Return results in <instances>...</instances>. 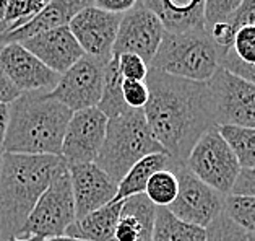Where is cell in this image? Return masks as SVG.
Here are the masks:
<instances>
[{
	"mask_svg": "<svg viewBox=\"0 0 255 241\" xmlns=\"http://www.w3.org/2000/svg\"><path fill=\"white\" fill-rule=\"evenodd\" d=\"M216 129L231 147L241 170L255 168V129L234 126H218Z\"/></svg>",
	"mask_w": 255,
	"mask_h": 241,
	"instance_id": "cell-24",
	"label": "cell"
},
{
	"mask_svg": "<svg viewBox=\"0 0 255 241\" xmlns=\"http://www.w3.org/2000/svg\"><path fill=\"white\" fill-rule=\"evenodd\" d=\"M223 214L229 217L236 225L246 230L251 237H255V197L229 194L225 199Z\"/></svg>",
	"mask_w": 255,
	"mask_h": 241,
	"instance_id": "cell-27",
	"label": "cell"
},
{
	"mask_svg": "<svg viewBox=\"0 0 255 241\" xmlns=\"http://www.w3.org/2000/svg\"><path fill=\"white\" fill-rule=\"evenodd\" d=\"M251 241H255V237H251Z\"/></svg>",
	"mask_w": 255,
	"mask_h": 241,
	"instance_id": "cell-42",
	"label": "cell"
},
{
	"mask_svg": "<svg viewBox=\"0 0 255 241\" xmlns=\"http://www.w3.org/2000/svg\"><path fill=\"white\" fill-rule=\"evenodd\" d=\"M207 230L176 219L166 207H156L151 241H205Z\"/></svg>",
	"mask_w": 255,
	"mask_h": 241,
	"instance_id": "cell-22",
	"label": "cell"
},
{
	"mask_svg": "<svg viewBox=\"0 0 255 241\" xmlns=\"http://www.w3.org/2000/svg\"><path fill=\"white\" fill-rule=\"evenodd\" d=\"M122 96L127 108L143 109L146 106L150 91L145 82H133V80H124L122 82Z\"/></svg>",
	"mask_w": 255,
	"mask_h": 241,
	"instance_id": "cell-32",
	"label": "cell"
},
{
	"mask_svg": "<svg viewBox=\"0 0 255 241\" xmlns=\"http://www.w3.org/2000/svg\"><path fill=\"white\" fill-rule=\"evenodd\" d=\"M20 44L38 57L42 64L57 73H64L83 57L85 52L73 38L68 26L39 33Z\"/></svg>",
	"mask_w": 255,
	"mask_h": 241,
	"instance_id": "cell-16",
	"label": "cell"
},
{
	"mask_svg": "<svg viewBox=\"0 0 255 241\" xmlns=\"http://www.w3.org/2000/svg\"><path fill=\"white\" fill-rule=\"evenodd\" d=\"M163 23L166 31L182 33L190 29H205V0H140Z\"/></svg>",
	"mask_w": 255,
	"mask_h": 241,
	"instance_id": "cell-19",
	"label": "cell"
},
{
	"mask_svg": "<svg viewBox=\"0 0 255 241\" xmlns=\"http://www.w3.org/2000/svg\"><path fill=\"white\" fill-rule=\"evenodd\" d=\"M42 241H83V240H77V238H70V237H65V235H62V237H54V238H46Z\"/></svg>",
	"mask_w": 255,
	"mask_h": 241,
	"instance_id": "cell-39",
	"label": "cell"
},
{
	"mask_svg": "<svg viewBox=\"0 0 255 241\" xmlns=\"http://www.w3.org/2000/svg\"><path fill=\"white\" fill-rule=\"evenodd\" d=\"M234 31L244 26H255V0H242L236 11L226 20Z\"/></svg>",
	"mask_w": 255,
	"mask_h": 241,
	"instance_id": "cell-34",
	"label": "cell"
},
{
	"mask_svg": "<svg viewBox=\"0 0 255 241\" xmlns=\"http://www.w3.org/2000/svg\"><path fill=\"white\" fill-rule=\"evenodd\" d=\"M75 219L70 175L65 166L42 193L16 237L23 240L38 238L41 241L62 237Z\"/></svg>",
	"mask_w": 255,
	"mask_h": 241,
	"instance_id": "cell-6",
	"label": "cell"
},
{
	"mask_svg": "<svg viewBox=\"0 0 255 241\" xmlns=\"http://www.w3.org/2000/svg\"><path fill=\"white\" fill-rule=\"evenodd\" d=\"M3 139H0V168H2V160H3Z\"/></svg>",
	"mask_w": 255,
	"mask_h": 241,
	"instance_id": "cell-41",
	"label": "cell"
},
{
	"mask_svg": "<svg viewBox=\"0 0 255 241\" xmlns=\"http://www.w3.org/2000/svg\"><path fill=\"white\" fill-rule=\"evenodd\" d=\"M174 163L176 162H174L167 153H151V155H146L145 158H141L140 162H136L132 168L127 171V175L117 183V194L113 202H122L132 196L143 194L145 193L148 179H150L154 173H158L161 170L172 168Z\"/></svg>",
	"mask_w": 255,
	"mask_h": 241,
	"instance_id": "cell-21",
	"label": "cell"
},
{
	"mask_svg": "<svg viewBox=\"0 0 255 241\" xmlns=\"http://www.w3.org/2000/svg\"><path fill=\"white\" fill-rule=\"evenodd\" d=\"M88 5H93V0H51L47 7L31 21L0 36V47L8 42H23L49 29L68 26L72 18Z\"/></svg>",
	"mask_w": 255,
	"mask_h": 241,
	"instance_id": "cell-17",
	"label": "cell"
},
{
	"mask_svg": "<svg viewBox=\"0 0 255 241\" xmlns=\"http://www.w3.org/2000/svg\"><path fill=\"white\" fill-rule=\"evenodd\" d=\"M3 241H41L38 238H28V240H23V238H18V237H10L7 240H3Z\"/></svg>",
	"mask_w": 255,
	"mask_h": 241,
	"instance_id": "cell-40",
	"label": "cell"
},
{
	"mask_svg": "<svg viewBox=\"0 0 255 241\" xmlns=\"http://www.w3.org/2000/svg\"><path fill=\"white\" fill-rule=\"evenodd\" d=\"M172 170L179 181V193L166 209L185 224L207 230L211 222L223 214L226 196L202 183L184 163H174Z\"/></svg>",
	"mask_w": 255,
	"mask_h": 241,
	"instance_id": "cell-9",
	"label": "cell"
},
{
	"mask_svg": "<svg viewBox=\"0 0 255 241\" xmlns=\"http://www.w3.org/2000/svg\"><path fill=\"white\" fill-rule=\"evenodd\" d=\"M140 0H93V5L104 11L116 15H124L126 11L132 10Z\"/></svg>",
	"mask_w": 255,
	"mask_h": 241,
	"instance_id": "cell-36",
	"label": "cell"
},
{
	"mask_svg": "<svg viewBox=\"0 0 255 241\" xmlns=\"http://www.w3.org/2000/svg\"><path fill=\"white\" fill-rule=\"evenodd\" d=\"M0 64L20 93H49L60 78V73L46 67L20 42L0 47Z\"/></svg>",
	"mask_w": 255,
	"mask_h": 241,
	"instance_id": "cell-14",
	"label": "cell"
},
{
	"mask_svg": "<svg viewBox=\"0 0 255 241\" xmlns=\"http://www.w3.org/2000/svg\"><path fill=\"white\" fill-rule=\"evenodd\" d=\"M241 2L242 0H205L203 5L205 29H208L215 23L226 21L236 11V8L241 5Z\"/></svg>",
	"mask_w": 255,
	"mask_h": 241,
	"instance_id": "cell-29",
	"label": "cell"
},
{
	"mask_svg": "<svg viewBox=\"0 0 255 241\" xmlns=\"http://www.w3.org/2000/svg\"><path fill=\"white\" fill-rule=\"evenodd\" d=\"M184 165L202 183L223 196L231 194L241 171L231 147L216 127H211L197 140Z\"/></svg>",
	"mask_w": 255,
	"mask_h": 241,
	"instance_id": "cell-7",
	"label": "cell"
},
{
	"mask_svg": "<svg viewBox=\"0 0 255 241\" xmlns=\"http://www.w3.org/2000/svg\"><path fill=\"white\" fill-rule=\"evenodd\" d=\"M51 0H8L2 21V34L23 26L44 10Z\"/></svg>",
	"mask_w": 255,
	"mask_h": 241,
	"instance_id": "cell-26",
	"label": "cell"
},
{
	"mask_svg": "<svg viewBox=\"0 0 255 241\" xmlns=\"http://www.w3.org/2000/svg\"><path fill=\"white\" fill-rule=\"evenodd\" d=\"M225 54L207 29H190L182 33L164 31L158 51L148 67L194 82H208L221 67Z\"/></svg>",
	"mask_w": 255,
	"mask_h": 241,
	"instance_id": "cell-5",
	"label": "cell"
},
{
	"mask_svg": "<svg viewBox=\"0 0 255 241\" xmlns=\"http://www.w3.org/2000/svg\"><path fill=\"white\" fill-rule=\"evenodd\" d=\"M8 124V104H0V139H3Z\"/></svg>",
	"mask_w": 255,
	"mask_h": 241,
	"instance_id": "cell-38",
	"label": "cell"
},
{
	"mask_svg": "<svg viewBox=\"0 0 255 241\" xmlns=\"http://www.w3.org/2000/svg\"><path fill=\"white\" fill-rule=\"evenodd\" d=\"M20 90L11 83V80L5 73L2 64H0V104H10L20 96Z\"/></svg>",
	"mask_w": 255,
	"mask_h": 241,
	"instance_id": "cell-37",
	"label": "cell"
},
{
	"mask_svg": "<svg viewBox=\"0 0 255 241\" xmlns=\"http://www.w3.org/2000/svg\"><path fill=\"white\" fill-rule=\"evenodd\" d=\"M156 206L145 194H136L122 202L114 241H151Z\"/></svg>",
	"mask_w": 255,
	"mask_h": 241,
	"instance_id": "cell-18",
	"label": "cell"
},
{
	"mask_svg": "<svg viewBox=\"0 0 255 241\" xmlns=\"http://www.w3.org/2000/svg\"><path fill=\"white\" fill-rule=\"evenodd\" d=\"M117 57V65H119L121 75L124 80H133V82H145L150 67L141 57L135 54H121L114 55Z\"/></svg>",
	"mask_w": 255,
	"mask_h": 241,
	"instance_id": "cell-31",
	"label": "cell"
},
{
	"mask_svg": "<svg viewBox=\"0 0 255 241\" xmlns=\"http://www.w3.org/2000/svg\"><path fill=\"white\" fill-rule=\"evenodd\" d=\"M122 82H124V78L121 75L119 65H117V57L113 55V59L104 67L103 95L96 106L108 119L130 109L127 108V104L124 101V96H122Z\"/></svg>",
	"mask_w": 255,
	"mask_h": 241,
	"instance_id": "cell-23",
	"label": "cell"
},
{
	"mask_svg": "<svg viewBox=\"0 0 255 241\" xmlns=\"http://www.w3.org/2000/svg\"><path fill=\"white\" fill-rule=\"evenodd\" d=\"M213 124L255 129V85L220 67L208 82Z\"/></svg>",
	"mask_w": 255,
	"mask_h": 241,
	"instance_id": "cell-8",
	"label": "cell"
},
{
	"mask_svg": "<svg viewBox=\"0 0 255 241\" xmlns=\"http://www.w3.org/2000/svg\"><path fill=\"white\" fill-rule=\"evenodd\" d=\"M231 51L244 64H255V26H244L238 29Z\"/></svg>",
	"mask_w": 255,
	"mask_h": 241,
	"instance_id": "cell-30",
	"label": "cell"
},
{
	"mask_svg": "<svg viewBox=\"0 0 255 241\" xmlns=\"http://www.w3.org/2000/svg\"><path fill=\"white\" fill-rule=\"evenodd\" d=\"M0 241H2V237H0Z\"/></svg>",
	"mask_w": 255,
	"mask_h": 241,
	"instance_id": "cell-43",
	"label": "cell"
},
{
	"mask_svg": "<svg viewBox=\"0 0 255 241\" xmlns=\"http://www.w3.org/2000/svg\"><path fill=\"white\" fill-rule=\"evenodd\" d=\"M151 153H166L148 127L143 109H127L109 117L103 147L95 163L116 183Z\"/></svg>",
	"mask_w": 255,
	"mask_h": 241,
	"instance_id": "cell-4",
	"label": "cell"
},
{
	"mask_svg": "<svg viewBox=\"0 0 255 241\" xmlns=\"http://www.w3.org/2000/svg\"><path fill=\"white\" fill-rule=\"evenodd\" d=\"M221 67L226 69L228 72H231L233 75L255 85V64H244L242 60L236 57V54L231 51V49H229V51L225 54V57H223Z\"/></svg>",
	"mask_w": 255,
	"mask_h": 241,
	"instance_id": "cell-33",
	"label": "cell"
},
{
	"mask_svg": "<svg viewBox=\"0 0 255 241\" xmlns=\"http://www.w3.org/2000/svg\"><path fill=\"white\" fill-rule=\"evenodd\" d=\"M108 117L98 108L73 113L65 127L60 157L67 166L95 163L103 147Z\"/></svg>",
	"mask_w": 255,
	"mask_h": 241,
	"instance_id": "cell-12",
	"label": "cell"
},
{
	"mask_svg": "<svg viewBox=\"0 0 255 241\" xmlns=\"http://www.w3.org/2000/svg\"><path fill=\"white\" fill-rule=\"evenodd\" d=\"M72 114L49 93H21L8 104L3 152L60 157L65 127Z\"/></svg>",
	"mask_w": 255,
	"mask_h": 241,
	"instance_id": "cell-3",
	"label": "cell"
},
{
	"mask_svg": "<svg viewBox=\"0 0 255 241\" xmlns=\"http://www.w3.org/2000/svg\"><path fill=\"white\" fill-rule=\"evenodd\" d=\"M159 18L138 2L132 10L121 16L119 29L113 47V55L135 54L150 65L164 36Z\"/></svg>",
	"mask_w": 255,
	"mask_h": 241,
	"instance_id": "cell-11",
	"label": "cell"
},
{
	"mask_svg": "<svg viewBox=\"0 0 255 241\" xmlns=\"http://www.w3.org/2000/svg\"><path fill=\"white\" fill-rule=\"evenodd\" d=\"M122 202H111L108 206L86 214L82 219H77L67 228L65 237L83 241H114V232L121 215Z\"/></svg>",
	"mask_w": 255,
	"mask_h": 241,
	"instance_id": "cell-20",
	"label": "cell"
},
{
	"mask_svg": "<svg viewBox=\"0 0 255 241\" xmlns=\"http://www.w3.org/2000/svg\"><path fill=\"white\" fill-rule=\"evenodd\" d=\"M231 194L255 197V168H244L239 171Z\"/></svg>",
	"mask_w": 255,
	"mask_h": 241,
	"instance_id": "cell-35",
	"label": "cell"
},
{
	"mask_svg": "<svg viewBox=\"0 0 255 241\" xmlns=\"http://www.w3.org/2000/svg\"><path fill=\"white\" fill-rule=\"evenodd\" d=\"M122 15L109 13L95 5L80 10L68 23V29L77 39L85 55L108 64L113 59V47Z\"/></svg>",
	"mask_w": 255,
	"mask_h": 241,
	"instance_id": "cell-13",
	"label": "cell"
},
{
	"mask_svg": "<svg viewBox=\"0 0 255 241\" xmlns=\"http://www.w3.org/2000/svg\"><path fill=\"white\" fill-rule=\"evenodd\" d=\"M72 183L77 219L108 206L117 194V183L108 176L96 163L67 166ZM75 219V220H77Z\"/></svg>",
	"mask_w": 255,
	"mask_h": 241,
	"instance_id": "cell-15",
	"label": "cell"
},
{
	"mask_svg": "<svg viewBox=\"0 0 255 241\" xmlns=\"http://www.w3.org/2000/svg\"><path fill=\"white\" fill-rule=\"evenodd\" d=\"M150 91L143 114L158 144L176 163H184L202 135L216 127L211 119L207 82L174 77L150 69Z\"/></svg>",
	"mask_w": 255,
	"mask_h": 241,
	"instance_id": "cell-1",
	"label": "cell"
},
{
	"mask_svg": "<svg viewBox=\"0 0 255 241\" xmlns=\"http://www.w3.org/2000/svg\"><path fill=\"white\" fill-rule=\"evenodd\" d=\"M205 241H251V235L221 214L208 225Z\"/></svg>",
	"mask_w": 255,
	"mask_h": 241,
	"instance_id": "cell-28",
	"label": "cell"
},
{
	"mask_svg": "<svg viewBox=\"0 0 255 241\" xmlns=\"http://www.w3.org/2000/svg\"><path fill=\"white\" fill-rule=\"evenodd\" d=\"M174 166V165H172ZM179 193V181L172 168L161 170L148 179L145 194L156 207H169Z\"/></svg>",
	"mask_w": 255,
	"mask_h": 241,
	"instance_id": "cell-25",
	"label": "cell"
},
{
	"mask_svg": "<svg viewBox=\"0 0 255 241\" xmlns=\"http://www.w3.org/2000/svg\"><path fill=\"white\" fill-rule=\"evenodd\" d=\"M106 64L90 55H83L70 69L60 73L55 88L49 96L62 103L72 113L96 108L103 95Z\"/></svg>",
	"mask_w": 255,
	"mask_h": 241,
	"instance_id": "cell-10",
	"label": "cell"
},
{
	"mask_svg": "<svg viewBox=\"0 0 255 241\" xmlns=\"http://www.w3.org/2000/svg\"><path fill=\"white\" fill-rule=\"evenodd\" d=\"M57 155L3 153L0 168V237H16L52 179L65 168Z\"/></svg>",
	"mask_w": 255,
	"mask_h": 241,
	"instance_id": "cell-2",
	"label": "cell"
}]
</instances>
